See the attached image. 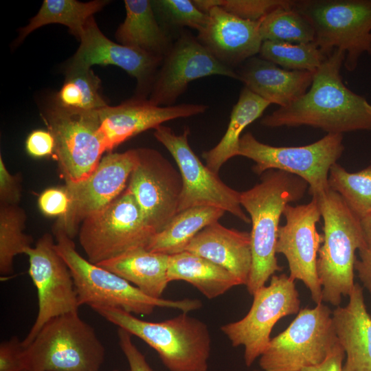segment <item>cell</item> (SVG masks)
<instances>
[{
    "instance_id": "6da1fadb",
    "label": "cell",
    "mask_w": 371,
    "mask_h": 371,
    "mask_svg": "<svg viewBox=\"0 0 371 371\" xmlns=\"http://www.w3.org/2000/svg\"><path fill=\"white\" fill-rule=\"evenodd\" d=\"M345 54L335 49L314 73L308 91L261 120L271 128L308 126L329 134L371 131V104L343 82Z\"/></svg>"
},
{
    "instance_id": "7a4b0ae2",
    "label": "cell",
    "mask_w": 371,
    "mask_h": 371,
    "mask_svg": "<svg viewBox=\"0 0 371 371\" xmlns=\"http://www.w3.org/2000/svg\"><path fill=\"white\" fill-rule=\"evenodd\" d=\"M308 184L295 175L268 170L261 175L260 181L241 192V206L249 214L251 223V247L252 265L246 284L253 295L282 267L276 256L278 232L281 215L287 204L300 201Z\"/></svg>"
},
{
    "instance_id": "3957f363",
    "label": "cell",
    "mask_w": 371,
    "mask_h": 371,
    "mask_svg": "<svg viewBox=\"0 0 371 371\" xmlns=\"http://www.w3.org/2000/svg\"><path fill=\"white\" fill-rule=\"evenodd\" d=\"M54 233L56 250L71 271L80 306L115 308L143 315L152 314L157 307L183 313L201 308L202 302L196 299L172 300L146 295L119 276L84 258L65 231L54 228Z\"/></svg>"
},
{
    "instance_id": "277c9868",
    "label": "cell",
    "mask_w": 371,
    "mask_h": 371,
    "mask_svg": "<svg viewBox=\"0 0 371 371\" xmlns=\"http://www.w3.org/2000/svg\"><path fill=\"white\" fill-rule=\"evenodd\" d=\"M93 310L153 348L169 371L207 370L212 343L208 326L188 313L153 322L119 308Z\"/></svg>"
},
{
    "instance_id": "5b68a950",
    "label": "cell",
    "mask_w": 371,
    "mask_h": 371,
    "mask_svg": "<svg viewBox=\"0 0 371 371\" xmlns=\"http://www.w3.org/2000/svg\"><path fill=\"white\" fill-rule=\"evenodd\" d=\"M324 220L323 244L317 254V273L322 302L338 306L354 285L355 251L366 247L360 219L341 196L330 188L314 196Z\"/></svg>"
},
{
    "instance_id": "8992f818",
    "label": "cell",
    "mask_w": 371,
    "mask_h": 371,
    "mask_svg": "<svg viewBox=\"0 0 371 371\" xmlns=\"http://www.w3.org/2000/svg\"><path fill=\"white\" fill-rule=\"evenodd\" d=\"M23 355L28 371H100L105 350L94 328L74 312L49 320Z\"/></svg>"
},
{
    "instance_id": "52a82bcc",
    "label": "cell",
    "mask_w": 371,
    "mask_h": 371,
    "mask_svg": "<svg viewBox=\"0 0 371 371\" xmlns=\"http://www.w3.org/2000/svg\"><path fill=\"white\" fill-rule=\"evenodd\" d=\"M293 7L313 27L323 54H345L347 71L357 69L364 53L371 57V0H300Z\"/></svg>"
},
{
    "instance_id": "ba28073f",
    "label": "cell",
    "mask_w": 371,
    "mask_h": 371,
    "mask_svg": "<svg viewBox=\"0 0 371 371\" xmlns=\"http://www.w3.org/2000/svg\"><path fill=\"white\" fill-rule=\"evenodd\" d=\"M344 148L342 134L328 133L305 146H273L259 142L247 132L240 139L238 156L254 161L252 170L258 175L273 169L300 177L308 184L309 194L316 196L329 189L330 168Z\"/></svg>"
},
{
    "instance_id": "9c48e42d",
    "label": "cell",
    "mask_w": 371,
    "mask_h": 371,
    "mask_svg": "<svg viewBox=\"0 0 371 371\" xmlns=\"http://www.w3.org/2000/svg\"><path fill=\"white\" fill-rule=\"evenodd\" d=\"M333 312L323 302L300 309L259 357L262 371H301L321 363L338 343Z\"/></svg>"
},
{
    "instance_id": "30bf717a",
    "label": "cell",
    "mask_w": 371,
    "mask_h": 371,
    "mask_svg": "<svg viewBox=\"0 0 371 371\" xmlns=\"http://www.w3.org/2000/svg\"><path fill=\"white\" fill-rule=\"evenodd\" d=\"M155 234L126 188L105 207L83 220L78 238L87 260L97 265L133 249H146Z\"/></svg>"
},
{
    "instance_id": "8fae6325",
    "label": "cell",
    "mask_w": 371,
    "mask_h": 371,
    "mask_svg": "<svg viewBox=\"0 0 371 371\" xmlns=\"http://www.w3.org/2000/svg\"><path fill=\"white\" fill-rule=\"evenodd\" d=\"M98 111L67 110L51 102L41 114L54 137V154L65 183L87 178L106 151L99 133Z\"/></svg>"
},
{
    "instance_id": "7c38bea8",
    "label": "cell",
    "mask_w": 371,
    "mask_h": 371,
    "mask_svg": "<svg viewBox=\"0 0 371 371\" xmlns=\"http://www.w3.org/2000/svg\"><path fill=\"white\" fill-rule=\"evenodd\" d=\"M241 319L227 323L221 330L232 346L244 347V361L250 367L267 347L273 326L282 317L297 314L300 300L295 283L289 276L273 275L268 286L258 289Z\"/></svg>"
},
{
    "instance_id": "4fadbf2b",
    "label": "cell",
    "mask_w": 371,
    "mask_h": 371,
    "mask_svg": "<svg viewBox=\"0 0 371 371\" xmlns=\"http://www.w3.org/2000/svg\"><path fill=\"white\" fill-rule=\"evenodd\" d=\"M190 130L176 134L166 126L155 128L154 136L175 159L182 179L178 212L197 206H210L229 212L245 223L251 220L244 212L240 192L225 184L218 175L203 164L188 143Z\"/></svg>"
},
{
    "instance_id": "5bb4252c",
    "label": "cell",
    "mask_w": 371,
    "mask_h": 371,
    "mask_svg": "<svg viewBox=\"0 0 371 371\" xmlns=\"http://www.w3.org/2000/svg\"><path fill=\"white\" fill-rule=\"evenodd\" d=\"M55 243L50 234H45L25 254L29 258V274L37 291L38 310L34 324L22 340L23 347L51 319L78 312L80 306L73 277L56 251Z\"/></svg>"
},
{
    "instance_id": "9a60e30c",
    "label": "cell",
    "mask_w": 371,
    "mask_h": 371,
    "mask_svg": "<svg viewBox=\"0 0 371 371\" xmlns=\"http://www.w3.org/2000/svg\"><path fill=\"white\" fill-rule=\"evenodd\" d=\"M136 150V163L126 188L146 223L157 233L178 213L181 176L159 151L149 148Z\"/></svg>"
},
{
    "instance_id": "2e32d148",
    "label": "cell",
    "mask_w": 371,
    "mask_h": 371,
    "mask_svg": "<svg viewBox=\"0 0 371 371\" xmlns=\"http://www.w3.org/2000/svg\"><path fill=\"white\" fill-rule=\"evenodd\" d=\"M137 159V150L111 153L103 157L94 171L77 183H65L70 205L58 218L54 228L61 229L73 238L78 225L87 216L103 209L124 190Z\"/></svg>"
},
{
    "instance_id": "e0dca14e",
    "label": "cell",
    "mask_w": 371,
    "mask_h": 371,
    "mask_svg": "<svg viewBox=\"0 0 371 371\" xmlns=\"http://www.w3.org/2000/svg\"><path fill=\"white\" fill-rule=\"evenodd\" d=\"M283 215L286 223L278 229L276 253L286 258L289 276L304 283L316 304L322 303V286L317 273L318 251L323 243V235L316 229L322 216L318 201L312 196L307 204H287Z\"/></svg>"
},
{
    "instance_id": "ac0fdd59",
    "label": "cell",
    "mask_w": 371,
    "mask_h": 371,
    "mask_svg": "<svg viewBox=\"0 0 371 371\" xmlns=\"http://www.w3.org/2000/svg\"><path fill=\"white\" fill-rule=\"evenodd\" d=\"M214 75L239 79L236 71L218 60L197 38L183 33L164 57L148 100L157 106H172L191 82Z\"/></svg>"
},
{
    "instance_id": "d6986e66",
    "label": "cell",
    "mask_w": 371,
    "mask_h": 371,
    "mask_svg": "<svg viewBox=\"0 0 371 371\" xmlns=\"http://www.w3.org/2000/svg\"><path fill=\"white\" fill-rule=\"evenodd\" d=\"M79 40L80 46L65 69L117 66L137 80L135 97L146 99L163 58L112 41L101 32L93 16L87 22Z\"/></svg>"
},
{
    "instance_id": "ffe728a7",
    "label": "cell",
    "mask_w": 371,
    "mask_h": 371,
    "mask_svg": "<svg viewBox=\"0 0 371 371\" xmlns=\"http://www.w3.org/2000/svg\"><path fill=\"white\" fill-rule=\"evenodd\" d=\"M207 106L200 104H180L161 106L148 99L133 98L117 106L98 111L99 133L106 151L144 131L156 128L163 123L204 113Z\"/></svg>"
},
{
    "instance_id": "44dd1931",
    "label": "cell",
    "mask_w": 371,
    "mask_h": 371,
    "mask_svg": "<svg viewBox=\"0 0 371 371\" xmlns=\"http://www.w3.org/2000/svg\"><path fill=\"white\" fill-rule=\"evenodd\" d=\"M206 12L208 19L197 39L221 63L234 69L259 54L260 20H245L216 5Z\"/></svg>"
},
{
    "instance_id": "7402d4cb",
    "label": "cell",
    "mask_w": 371,
    "mask_h": 371,
    "mask_svg": "<svg viewBox=\"0 0 371 371\" xmlns=\"http://www.w3.org/2000/svg\"><path fill=\"white\" fill-rule=\"evenodd\" d=\"M184 251L225 269L247 284L252 265L250 233L227 228L214 222L199 232Z\"/></svg>"
},
{
    "instance_id": "603a6c76",
    "label": "cell",
    "mask_w": 371,
    "mask_h": 371,
    "mask_svg": "<svg viewBox=\"0 0 371 371\" xmlns=\"http://www.w3.org/2000/svg\"><path fill=\"white\" fill-rule=\"evenodd\" d=\"M348 296V304L337 306L332 313L338 342L346 356L343 371H371V317L361 286L355 283Z\"/></svg>"
},
{
    "instance_id": "cb8c5ba5",
    "label": "cell",
    "mask_w": 371,
    "mask_h": 371,
    "mask_svg": "<svg viewBox=\"0 0 371 371\" xmlns=\"http://www.w3.org/2000/svg\"><path fill=\"white\" fill-rule=\"evenodd\" d=\"M315 72L290 71L254 56L237 72L239 80L253 93L270 104L284 107L302 96L309 89Z\"/></svg>"
},
{
    "instance_id": "d4e9b609",
    "label": "cell",
    "mask_w": 371,
    "mask_h": 371,
    "mask_svg": "<svg viewBox=\"0 0 371 371\" xmlns=\"http://www.w3.org/2000/svg\"><path fill=\"white\" fill-rule=\"evenodd\" d=\"M168 259L169 255L139 247L97 265L126 280L146 295L162 298L169 283Z\"/></svg>"
},
{
    "instance_id": "484cf974",
    "label": "cell",
    "mask_w": 371,
    "mask_h": 371,
    "mask_svg": "<svg viewBox=\"0 0 371 371\" xmlns=\"http://www.w3.org/2000/svg\"><path fill=\"white\" fill-rule=\"evenodd\" d=\"M124 5L126 17L115 32L117 41L164 58L173 43L158 23L152 1L125 0Z\"/></svg>"
},
{
    "instance_id": "4316f807",
    "label": "cell",
    "mask_w": 371,
    "mask_h": 371,
    "mask_svg": "<svg viewBox=\"0 0 371 371\" xmlns=\"http://www.w3.org/2000/svg\"><path fill=\"white\" fill-rule=\"evenodd\" d=\"M168 280L187 282L210 300L243 285L225 269L186 251L169 256Z\"/></svg>"
},
{
    "instance_id": "83f0119b",
    "label": "cell",
    "mask_w": 371,
    "mask_h": 371,
    "mask_svg": "<svg viewBox=\"0 0 371 371\" xmlns=\"http://www.w3.org/2000/svg\"><path fill=\"white\" fill-rule=\"evenodd\" d=\"M271 104L245 87L231 112L227 130L220 142L212 149L204 151L205 165L218 174L229 159L238 156L241 134L245 128L259 118Z\"/></svg>"
},
{
    "instance_id": "f1b7e54d",
    "label": "cell",
    "mask_w": 371,
    "mask_h": 371,
    "mask_svg": "<svg viewBox=\"0 0 371 371\" xmlns=\"http://www.w3.org/2000/svg\"><path fill=\"white\" fill-rule=\"evenodd\" d=\"M225 212L210 206H197L181 211L162 230L154 234L146 249L169 256L182 252L199 232L218 221Z\"/></svg>"
},
{
    "instance_id": "f546056e",
    "label": "cell",
    "mask_w": 371,
    "mask_h": 371,
    "mask_svg": "<svg viewBox=\"0 0 371 371\" xmlns=\"http://www.w3.org/2000/svg\"><path fill=\"white\" fill-rule=\"evenodd\" d=\"M108 1L95 0L81 2L76 0H45L38 13L21 28L16 43L36 29L46 25L58 23L67 26L71 34L78 39L88 20L101 10Z\"/></svg>"
},
{
    "instance_id": "4dcf8cb0",
    "label": "cell",
    "mask_w": 371,
    "mask_h": 371,
    "mask_svg": "<svg viewBox=\"0 0 371 371\" xmlns=\"http://www.w3.org/2000/svg\"><path fill=\"white\" fill-rule=\"evenodd\" d=\"M100 88L101 80L91 68L65 69L64 83L52 102L67 110L97 111L108 105L100 93Z\"/></svg>"
},
{
    "instance_id": "1f68e13d",
    "label": "cell",
    "mask_w": 371,
    "mask_h": 371,
    "mask_svg": "<svg viewBox=\"0 0 371 371\" xmlns=\"http://www.w3.org/2000/svg\"><path fill=\"white\" fill-rule=\"evenodd\" d=\"M27 216L19 205H0V273L3 276L13 271L16 256L25 254L33 238L23 232Z\"/></svg>"
},
{
    "instance_id": "d6a6232c",
    "label": "cell",
    "mask_w": 371,
    "mask_h": 371,
    "mask_svg": "<svg viewBox=\"0 0 371 371\" xmlns=\"http://www.w3.org/2000/svg\"><path fill=\"white\" fill-rule=\"evenodd\" d=\"M328 183L360 220L371 215V164L349 172L336 163L330 168Z\"/></svg>"
},
{
    "instance_id": "836d02e7",
    "label": "cell",
    "mask_w": 371,
    "mask_h": 371,
    "mask_svg": "<svg viewBox=\"0 0 371 371\" xmlns=\"http://www.w3.org/2000/svg\"><path fill=\"white\" fill-rule=\"evenodd\" d=\"M260 32L262 41L291 43L315 41L313 27L293 5L278 8L261 19Z\"/></svg>"
},
{
    "instance_id": "e575fe53",
    "label": "cell",
    "mask_w": 371,
    "mask_h": 371,
    "mask_svg": "<svg viewBox=\"0 0 371 371\" xmlns=\"http://www.w3.org/2000/svg\"><path fill=\"white\" fill-rule=\"evenodd\" d=\"M260 57L290 71L315 72L327 58L316 43L263 41Z\"/></svg>"
},
{
    "instance_id": "d590c367",
    "label": "cell",
    "mask_w": 371,
    "mask_h": 371,
    "mask_svg": "<svg viewBox=\"0 0 371 371\" xmlns=\"http://www.w3.org/2000/svg\"><path fill=\"white\" fill-rule=\"evenodd\" d=\"M193 2L204 12H206L211 6L216 5L241 19L257 21L278 8L292 6L294 1L193 0Z\"/></svg>"
},
{
    "instance_id": "8d00e7d4",
    "label": "cell",
    "mask_w": 371,
    "mask_h": 371,
    "mask_svg": "<svg viewBox=\"0 0 371 371\" xmlns=\"http://www.w3.org/2000/svg\"><path fill=\"white\" fill-rule=\"evenodd\" d=\"M155 12L168 24L189 27L199 32L207 23L208 15L190 0L151 1Z\"/></svg>"
},
{
    "instance_id": "74e56055",
    "label": "cell",
    "mask_w": 371,
    "mask_h": 371,
    "mask_svg": "<svg viewBox=\"0 0 371 371\" xmlns=\"http://www.w3.org/2000/svg\"><path fill=\"white\" fill-rule=\"evenodd\" d=\"M22 341L16 336L0 344V371H28Z\"/></svg>"
},
{
    "instance_id": "f35d334b",
    "label": "cell",
    "mask_w": 371,
    "mask_h": 371,
    "mask_svg": "<svg viewBox=\"0 0 371 371\" xmlns=\"http://www.w3.org/2000/svg\"><path fill=\"white\" fill-rule=\"evenodd\" d=\"M38 205L45 216L60 218L68 212L70 199L64 188H51L39 195Z\"/></svg>"
},
{
    "instance_id": "ab89813d",
    "label": "cell",
    "mask_w": 371,
    "mask_h": 371,
    "mask_svg": "<svg viewBox=\"0 0 371 371\" xmlns=\"http://www.w3.org/2000/svg\"><path fill=\"white\" fill-rule=\"evenodd\" d=\"M20 175H12L0 156V203L4 205H19L21 199Z\"/></svg>"
},
{
    "instance_id": "60d3db41",
    "label": "cell",
    "mask_w": 371,
    "mask_h": 371,
    "mask_svg": "<svg viewBox=\"0 0 371 371\" xmlns=\"http://www.w3.org/2000/svg\"><path fill=\"white\" fill-rule=\"evenodd\" d=\"M117 337L119 346L128 361L130 371H155L133 341L132 335L129 333L118 328Z\"/></svg>"
},
{
    "instance_id": "b9f144b4",
    "label": "cell",
    "mask_w": 371,
    "mask_h": 371,
    "mask_svg": "<svg viewBox=\"0 0 371 371\" xmlns=\"http://www.w3.org/2000/svg\"><path fill=\"white\" fill-rule=\"evenodd\" d=\"M25 150L30 156L36 158L50 156L55 150L54 137L49 130H34L26 139Z\"/></svg>"
},
{
    "instance_id": "7bdbcfd3",
    "label": "cell",
    "mask_w": 371,
    "mask_h": 371,
    "mask_svg": "<svg viewBox=\"0 0 371 371\" xmlns=\"http://www.w3.org/2000/svg\"><path fill=\"white\" fill-rule=\"evenodd\" d=\"M344 357L345 352L338 342L324 361L316 366L304 368L301 371H343Z\"/></svg>"
},
{
    "instance_id": "ee69618b",
    "label": "cell",
    "mask_w": 371,
    "mask_h": 371,
    "mask_svg": "<svg viewBox=\"0 0 371 371\" xmlns=\"http://www.w3.org/2000/svg\"><path fill=\"white\" fill-rule=\"evenodd\" d=\"M358 251L359 258L355 260V270L364 287L371 293V249L364 247Z\"/></svg>"
},
{
    "instance_id": "f6af8a7d",
    "label": "cell",
    "mask_w": 371,
    "mask_h": 371,
    "mask_svg": "<svg viewBox=\"0 0 371 371\" xmlns=\"http://www.w3.org/2000/svg\"><path fill=\"white\" fill-rule=\"evenodd\" d=\"M366 247L371 249V215L360 220Z\"/></svg>"
},
{
    "instance_id": "bcb514c9",
    "label": "cell",
    "mask_w": 371,
    "mask_h": 371,
    "mask_svg": "<svg viewBox=\"0 0 371 371\" xmlns=\"http://www.w3.org/2000/svg\"><path fill=\"white\" fill-rule=\"evenodd\" d=\"M253 371H261V370H254Z\"/></svg>"
},
{
    "instance_id": "7dc6e473",
    "label": "cell",
    "mask_w": 371,
    "mask_h": 371,
    "mask_svg": "<svg viewBox=\"0 0 371 371\" xmlns=\"http://www.w3.org/2000/svg\"><path fill=\"white\" fill-rule=\"evenodd\" d=\"M113 371H119V370H113ZM127 371H130V370H127Z\"/></svg>"
}]
</instances>
